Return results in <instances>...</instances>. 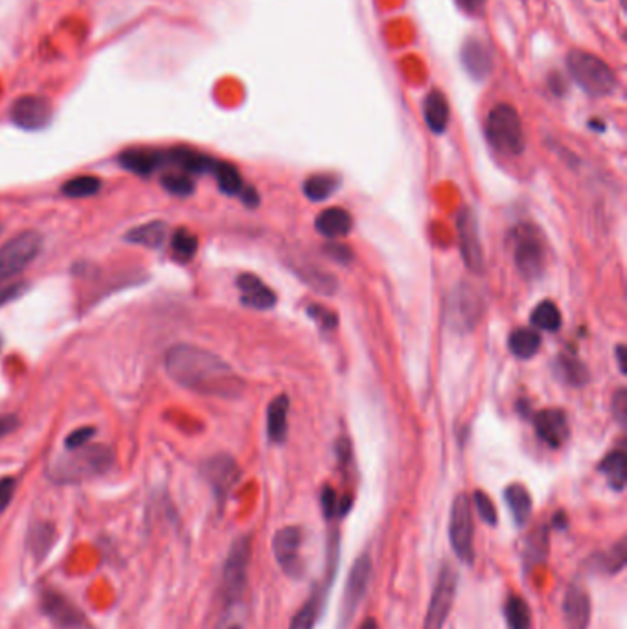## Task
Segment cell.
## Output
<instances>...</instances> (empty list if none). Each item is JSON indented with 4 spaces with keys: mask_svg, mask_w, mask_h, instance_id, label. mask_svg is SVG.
I'll return each mask as SVG.
<instances>
[{
    "mask_svg": "<svg viewBox=\"0 0 627 629\" xmlns=\"http://www.w3.org/2000/svg\"><path fill=\"white\" fill-rule=\"evenodd\" d=\"M43 613L61 629H89L85 614L61 592L47 589L41 596Z\"/></svg>",
    "mask_w": 627,
    "mask_h": 629,
    "instance_id": "14",
    "label": "cell"
},
{
    "mask_svg": "<svg viewBox=\"0 0 627 629\" xmlns=\"http://www.w3.org/2000/svg\"><path fill=\"white\" fill-rule=\"evenodd\" d=\"M118 162L123 170H128L135 175H152L157 170L168 166V153L161 150H148V148H135L123 152L118 157Z\"/></svg>",
    "mask_w": 627,
    "mask_h": 629,
    "instance_id": "19",
    "label": "cell"
},
{
    "mask_svg": "<svg viewBox=\"0 0 627 629\" xmlns=\"http://www.w3.org/2000/svg\"><path fill=\"white\" fill-rule=\"evenodd\" d=\"M230 629H241V627H239V625H234V627H230Z\"/></svg>",
    "mask_w": 627,
    "mask_h": 629,
    "instance_id": "56",
    "label": "cell"
},
{
    "mask_svg": "<svg viewBox=\"0 0 627 629\" xmlns=\"http://www.w3.org/2000/svg\"><path fill=\"white\" fill-rule=\"evenodd\" d=\"M94 436V427H81V429H76L74 433H70L67 438H65V447L67 449H78V447H83L90 442V438Z\"/></svg>",
    "mask_w": 627,
    "mask_h": 629,
    "instance_id": "46",
    "label": "cell"
},
{
    "mask_svg": "<svg viewBox=\"0 0 627 629\" xmlns=\"http://www.w3.org/2000/svg\"><path fill=\"white\" fill-rule=\"evenodd\" d=\"M486 137L491 148L508 157L521 155L527 146L521 116L508 103H498L489 110L486 120Z\"/></svg>",
    "mask_w": 627,
    "mask_h": 629,
    "instance_id": "3",
    "label": "cell"
},
{
    "mask_svg": "<svg viewBox=\"0 0 627 629\" xmlns=\"http://www.w3.org/2000/svg\"><path fill=\"white\" fill-rule=\"evenodd\" d=\"M612 414L614 418L623 425L625 418H627V393L623 389H620L614 398H612Z\"/></svg>",
    "mask_w": 627,
    "mask_h": 629,
    "instance_id": "48",
    "label": "cell"
},
{
    "mask_svg": "<svg viewBox=\"0 0 627 629\" xmlns=\"http://www.w3.org/2000/svg\"><path fill=\"white\" fill-rule=\"evenodd\" d=\"M203 475L210 487L214 489L219 502H225L232 487L241 477L237 462L228 455H215L203 464Z\"/></svg>",
    "mask_w": 627,
    "mask_h": 629,
    "instance_id": "15",
    "label": "cell"
},
{
    "mask_svg": "<svg viewBox=\"0 0 627 629\" xmlns=\"http://www.w3.org/2000/svg\"><path fill=\"white\" fill-rule=\"evenodd\" d=\"M570 78L590 96H607L614 90L616 79L609 65L594 54L574 50L567 56Z\"/></svg>",
    "mask_w": 627,
    "mask_h": 629,
    "instance_id": "4",
    "label": "cell"
},
{
    "mask_svg": "<svg viewBox=\"0 0 627 629\" xmlns=\"http://www.w3.org/2000/svg\"><path fill=\"white\" fill-rule=\"evenodd\" d=\"M339 188V181L333 175H313L304 183V194L309 201H326Z\"/></svg>",
    "mask_w": 627,
    "mask_h": 629,
    "instance_id": "37",
    "label": "cell"
},
{
    "mask_svg": "<svg viewBox=\"0 0 627 629\" xmlns=\"http://www.w3.org/2000/svg\"><path fill=\"white\" fill-rule=\"evenodd\" d=\"M554 527H558L559 530L567 529V519H565V514H563V512H559V514L554 518Z\"/></svg>",
    "mask_w": 627,
    "mask_h": 629,
    "instance_id": "54",
    "label": "cell"
},
{
    "mask_svg": "<svg viewBox=\"0 0 627 629\" xmlns=\"http://www.w3.org/2000/svg\"><path fill=\"white\" fill-rule=\"evenodd\" d=\"M371 571H373V563L368 554H361L351 565V571L344 585V594H342V603H340V613H339V629H346L350 622L353 620L361 602L364 600L368 592Z\"/></svg>",
    "mask_w": 627,
    "mask_h": 629,
    "instance_id": "8",
    "label": "cell"
},
{
    "mask_svg": "<svg viewBox=\"0 0 627 629\" xmlns=\"http://www.w3.org/2000/svg\"><path fill=\"white\" fill-rule=\"evenodd\" d=\"M43 236L26 230L0 246V289L10 286L41 253Z\"/></svg>",
    "mask_w": 627,
    "mask_h": 629,
    "instance_id": "5",
    "label": "cell"
},
{
    "mask_svg": "<svg viewBox=\"0 0 627 629\" xmlns=\"http://www.w3.org/2000/svg\"><path fill=\"white\" fill-rule=\"evenodd\" d=\"M473 502H475V508H476V512H478L480 519H482L486 525L495 527V525L498 523L496 508H495V505H493V502H491V498H489V497H487L484 491L476 489V491H475V495H473Z\"/></svg>",
    "mask_w": 627,
    "mask_h": 629,
    "instance_id": "40",
    "label": "cell"
},
{
    "mask_svg": "<svg viewBox=\"0 0 627 629\" xmlns=\"http://www.w3.org/2000/svg\"><path fill=\"white\" fill-rule=\"evenodd\" d=\"M565 364V373H567V380L572 385H583L589 380V373L583 362L576 361V359H563Z\"/></svg>",
    "mask_w": 627,
    "mask_h": 629,
    "instance_id": "42",
    "label": "cell"
},
{
    "mask_svg": "<svg viewBox=\"0 0 627 629\" xmlns=\"http://www.w3.org/2000/svg\"><path fill=\"white\" fill-rule=\"evenodd\" d=\"M549 540H547V530H538L527 540V552H525V561H539L547 554Z\"/></svg>",
    "mask_w": 627,
    "mask_h": 629,
    "instance_id": "41",
    "label": "cell"
},
{
    "mask_svg": "<svg viewBox=\"0 0 627 629\" xmlns=\"http://www.w3.org/2000/svg\"><path fill=\"white\" fill-rule=\"evenodd\" d=\"M57 540V530L52 523L47 521H39L34 523L28 530V549L32 552V556L36 558L37 563H41L48 552L52 550L54 543Z\"/></svg>",
    "mask_w": 627,
    "mask_h": 629,
    "instance_id": "25",
    "label": "cell"
},
{
    "mask_svg": "<svg viewBox=\"0 0 627 629\" xmlns=\"http://www.w3.org/2000/svg\"><path fill=\"white\" fill-rule=\"evenodd\" d=\"M239 197H241V201H243L248 208H255V206H258V203H260L258 192H256L253 186H246V184H245V188L241 190Z\"/></svg>",
    "mask_w": 627,
    "mask_h": 629,
    "instance_id": "50",
    "label": "cell"
},
{
    "mask_svg": "<svg viewBox=\"0 0 627 629\" xmlns=\"http://www.w3.org/2000/svg\"><path fill=\"white\" fill-rule=\"evenodd\" d=\"M507 505L517 527H525L532 516V497L528 489L521 484H512L505 491Z\"/></svg>",
    "mask_w": 627,
    "mask_h": 629,
    "instance_id": "27",
    "label": "cell"
},
{
    "mask_svg": "<svg viewBox=\"0 0 627 629\" xmlns=\"http://www.w3.org/2000/svg\"><path fill=\"white\" fill-rule=\"evenodd\" d=\"M16 487H17L16 478L12 477L0 478V514L10 507V502L14 500V495H16Z\"/></svg>",
    "mask_w": 627,
    "mask_h": 629,
    "instance_id": "45",
    "label": "cell"
},
{
    "mask_svg": "<svg viewBox=\"0 0 627 629\" xmlns=\"http://www.w3.org/2000/svg\"><path fill=\"white\" fill-rule=\"evenodd\" d=\"M212 175L217 179L219 190L226 195H239L241 190L245 188V183H243L237 168L228 164V162L217 161V166H215Z\"/></svg>",
    "mask_w": 627,
    "mask_h": 629,
    "instance_id": "34",
    "label": "cell"
},
{
    "mask_svg": "<svg viewBox=\"0 0 627 629\" xmlns=\"http://www.w3.org/2000/svg\"><path fill=\"white\" fill-rule=\"evenodd\" d=\"M505 618L510 629H530L532 627V611L525 598L512 594L505 603Z\"/></svg>",
    "mask_w": 627,
    "mask_h": 629,
    "instance_id": "32",
    "label": "cell"
},
{
    "mask_svg": "<svg viewBox=\"0 0 627 629\" xmlns=\"http://www.w3.org/2000/svg\"><path fill=\"white\" fill-rule=\"evenodd\" d=\"M590 596L589 592L578 585L572 583L565 591L563 598V616L569 629H589L590 624Z\"/></svg>",
    "mask_w": 627,
    "mask_h": 629,
    "instance_id": "18",
    "label": "cell"
},
{
    "mask_svg": "<svg viewBox=\"0 0 627 629\" xmlns=\"http://www.w3.org/2000/svg\"><path fill=\"white\" fill-rule=\"evenodd\" d=\"M600 471L605 475L609 486L614 491H622L625 487V480H627V458H625V453L622 449L609 453L601 460Z\"/></svg>",
    "mask_w": 627,
    "mask_h": 629,
    "instance_id": "30",
    "label": "cell"
},
{
    "mask_svg": "<svg viewBox=\"0 0 627 629\" xmlns=\"http://www.w3.org/2000/svg\"><path fill=\"white\" fill-rule=\"evenodd\" d=\"M54 116L50 100L43 96H21L10 109V118L25 131L45 130Z\"/></svg>",
    "mask_w": 627,
    "mask_h": 629,
    "instance_id": "13",
    "label": "cell"
},
{
    "mask_svg": "<svg viewBox=\"0 0 627 629\" xmlns=\"http://www.w3.org/2000/svg\"><path fill=\"white\" fill-rule=\"evenodd\" d=\"M449 541L460 561L471 565L475 561V523L471 498L465 493L456 495L449 516Z\"/></svg>",
    "mask_w": 627,
    "mask_h": 629,
    "instance_id": "7",
    "label": "cell"
},
{
    "mask_svg": "<svg viewBox=\"0 0 627 629\" xmlns=\"http://www.w3.org/2000/svg\"><path fill=\"white\" fill-rule=\"evenodd\" d=\"M534 427L538 436L554 449L561 447L570 436L569 420L561 409H545L538 413L534 418Z\"/></svg>",
    "mask_w": 627,
    "mask_h": 629,
    "instance_id": "17",
    "label": "cell"
},
{
    "mask_svg": "<svg viewBox=\"0 0 627 629\" xmlns=\"http://www.w3.org/2000/svg\"><path fill=\"white\" fill-rule=\"evenodd\" d=\"M237 289L241 291V302L248 308H253V309H260V311H266V309H271L275 304H277V295L275 291L266 286L258 277L255 275H241L237 278Z\"/></svg>",
    "mask_w": 627,
    "mask_h": 629,
    "instance_id": "20",
    "label": "cell"
},
{
    "mask_svg": "<svg viewBox=\"0 0 627 629\" xmlns=\"http://www.w3.org/2000/svg\"><path fill=\"white\" fill-rule=\"evenodd\" d=\"M545 250L538 237L525 234L517 239L516 245V266L521 271V275L528 280L539 278V275L545 271Z\"/></svg>",
    "mask_w": 627,
    "mask_h": 629,
    "instance_id": "16",
    "label": "cell"
},
{
    "mask_svg": "<svg viewBox=\"0 0 627 629\" xmlns=\"http://www.w3.org/2000/svg\"><path fill=\"white\" fill-rule=\"evenodd\" d=\"M319 605H320V589L313 592V596L297 611L291 620L289 629H313L319 618Z\"/></svg>",
    "mask_w": 627,
    "mask_h": 629,
    "instance_id": "38",
    "label": "cell"
},
{
    "mask_svg": "<svg viewBox=\"0 0 627 629\" xmlns=\"http://www.w3.org/2000/svg\"><path fill=\"white\" fill-rule=\"evenodd\" d=\"M19 425V420L16 416H3L0 418V436L10 435Z\"/></svg>",
    "mask_w": 627,
    "mask_h": 629,
    "instance_id": "51",
    "label": "cell"
},
{
    "mask_svg": "<svg viewBox=\"0 0 627 629\" xmlns=\"http://www.w3.org/2000/svg\"><path fill=\"white\" fill-rule=\"evenodd\" d=\"M456 587H458L456 571L449 563H444L431 594L423 629H444L455 603Z\"/></svg>",
    "mask_w": 627,
    "mask_h": 629,
    "instance_id": "9",
    "label": "cell"
},
{
    "mask_svg": "<svg viewBox=\"0 0 627 629\" xmlns=\"http://www.w3.org/2000/svg\"><path fill=\"white\" fill-rule=\"evenodd\" d=\"M317 232L322 234L328 239H339L344 237L351 232L353 226V217L348 210L340 208V206H333L324 210L317 221H315Z\"/></svg>",
    "mask_w": 627,
    "mask_h": 629,
    "instance_id": "23",
    "label": "cell"
},
{
    "mask_svg": "<svg viewBox=\"0 0 627 629\" xmlns=\"http://www.w3.org/2000/svg\"><path fill=\"white\" fill-rule=\"evenodd\" d=\"M166 232H168L166 223L152 221V223L131 228L128 234L123 236V239L128 243H133V245H142L148 248H159L166 241Z\"/></svg>",
    "mask_w": 627,
    "mask_h": 629,
    "instance_id": "28",
    "label": "cell"
},
{
    "mask_svg": "<svg viewBox=\"0 0 627 629\" xmlns=\"http://www.w3.org/2000/svg\"><path fill=\"white\" fill-rule=\"evenodd\" d=\"M561 311L550 300L541 302L532 313V324L543 331H558L561 328Z\"/></svg>",
    "mask_w": 627,
    "mask_h": 629,
    "instance_id": "35",
    "label": "cell"
},
{
    "mask_svg": "<svg viewBox=\"0 0 627 629\" xmlns=\"http://www.w3.org/2000/svg\"><path fill=\"white\" fill-rule=\"evenodd\" d=\"M625 561H627V549H625V541L620 540L609 550L590 556L589 565L592 567V571H598V572L618 574L625 567Z\"/></svg>",
    "mask_w": 627,
    "mask_h": 629,
    "instance_id": "29",
    "label": "cell"
},
{
    "mask_svg": "<svg viewBox=\"0 0 627 629\" xmlns=\"http://www.w3.org/2000/svg\"><path fill=\"white\" fill-rule=\"evenodd\" d=\"M302 530L298 527H284L273 538V552L280 569L293 580L304 576V563L300 558Z\"/></svg>",
    "mask_w": 627,
    "mask_h": 629,
    "instance_id": "12",
    "label": "cell"
},
{
    "mask_svg": "<svg viewBox=\"0 0 627 629\" xmlns=\"http://www.w3.org/2000/svg\"><path fill=\"white\" fill-rule=\"evenodd\" d=\"M287 413L289 398L286 394L277 396L267 409V433L275 444H282L287 436Z\"/></svg>",
    "mask_w": 627,
    "mask_h": 629,
    "instance_id": "26",
    "label": "cell"
},
{
    "mask_svg": "<svg viewBox=\"0 0 627 629\" xmlns=\"http://www.w3.org/2000/svg\"><path fill=\"white\" fill-rule=\"evenodd\" d=\"M253 556V541L250 536L237 538L226 556L223 567V596L226 603H235L241 600L246 587V574Z\"/></svg>",
    "mask_w": 627,
    "mask_h": 629,
    "instance_id": "6",
    "label": "cell"
},
{
    "mask_svg": "<svg viewBox=\"0 0 627 629\" xmlns=\"http://www.w3.org/2000/svg\"><path fill=\"white\" fill-rule=\"evenodd\" d=\"M462 65L473 79H486L493 70V58L489 48L478 39H467L462 47Z\"/></svg>",
    "mask_w": 627,
    "mask_h": 629,
    "instance_id": "21",
    "label": "cell"
},
{
    "mask_svg": "<svg viewBox=\"0 0 627 629\" xmlns=\"http://www.w3.org/2000/svg\"><path fill=\"white\" fill-rule=\"evenodd\" d=\"M423 116H425L429 130L434 135L445 133L447 125H449V103H447V98L442 90L434 89L427 94V98L423 101Z\"/></svg>",
    "mask_w": 627,
    "mask_h": 629,
    "instance_id": "24",
    "label": "cell"
},
{
    "mask_svg": "<svg viewBox=\"0 0 627 629\" xmlns=\"http://www.w3.org/2000/svg\"><path fill=\"white\" fill-rule=\"evenodd\" d=\"M458 245L464 266L471 273H482L484 271V253H482V243H480V234H478V221L476 215L471 208H462L458 214Z\"/></svg>",
    "mask_w": 627,
    "mask_h": 629,
    "instance_id": "11",
    "label": "cell"
},
{
    "mask_svg": "<svg viewBox=\"0 0 627 629\" xmlns=\"http://www.w3.org/2000/svg\"><path fill=\"white\" fill-rule=\"evenodd\" d=\"M162 188L177 197H190L195 192V183L186 173H168L162 177Z\"/></svg>",
    "mask_w": 627,
    "mask_h": 629,
    "instance_id": "39",
    "label": "cell"
},
{
    "mask_svg": "<svg viewBox=\"0 0 627 629\" xmlns=\"http://www.w3.org/2000/svg\"><path fill=\"white\" fill-rule=\"evenodd\" d=\"M166 153H168V164L181 168L184 173H193V175L214 173L217 166L215 159L190 148H173V150H166Z\"/></svg>",
    "mask_w": 627,
    "mask_h": 629,
    "instance_id": "22",
    "label": "cell"
},
{
    "mask_svg": "<svg viewBox=\"0 0 627 629\" xmlns=\"http://www.w3.org/2000/svg\"><path fill=\"white\" fill-rule=\"evenodd\" d=\"M510 351L519 359H530L539 351L541 346V335L536 330L519 328L516 330L508 339Z\"/></svg>",
    "mask_w": 627,
    "mask_h": 629,
    "instance_id": "31",
    "label": "cell"
},
{
    "mask_svg": "<svg viewBox=\"0 0 627 629\" xmlns=\"http://www.w3.org/2000/svg\"><path fill=\"white\" fill-rule=\"evenodd\" d=\"M359 629H380V625H378V622H375L373 618H366V620L361 624Z\"/></svg>",
    "mask_w": 627,
    "mask_h": 629,
    "instance_id": "55",
    "label": "cell"
},
{
    "mask_svg": "<svg viewBox=\"0 0 627 629\" xmlns=\"http://www.w3.org/2000/svg\"><path fill=\"white\" fill-rule=\"evenodd\" d=\"M308 315L317 320L324 330H333L337 326V315L329 309H326L324 306H309L308 308Z\"/></svg>",
    "mask_w": 627,
    "mask_h": 629,
    "instance_id": "44",
    "label": "cell"
},
{
    "mask_svg": "<svg viewBox=\"0 0 627 629\" xmlns=\"http://www.w3.org/2000/svg\"><path fill=\"white\" fill-rule=\"evenodd\" d=\"M199 248V241L197 236L192 234L188 228H179L173 232L172 236V250H173V257L179 262H188L195 257Z\"/></svg>",
    "mask_w": 627,
    "mask_h": 629,
    "instance_id": "36",
    "label": "cell"
},
{
    "mask_svg": "<svg viewBox=\"0 0 627 629\" xmlns=\"http://www.w3.org/2000/svg\"><path fill=\"white\" fill-rule=\"evenodd\" d=\"M168 375L181 387L203 396L237 398L245 391L241 377L214 351L193 344H175L166 351Z\"/></svg>",
    "mask_w": 627,
    "mask_h": 629,
    "instance_id": "1",
    "label": "cell"
},
{
    "mask_svg": "<svg viewBox=\"0 0 627 629\" xmlns=\"http://www.w3.org/2000/svg\"><path fill=\"white\" fill-rule=\"evenodd\" d=\"M487 0H456V5L469 16H480Z\"/></svg>",
    "mask_w": 627,
    "mask_h": 629,
    "instance_id": "49",
    "label": "cell"
},
{
    "mask_svg": "<svg viewBox=\"0 0 627 629\" xmlns=\"http://www.w3.org/2000/svg\"><path fill=\"white\" fill-rule=\"evenodd\" d=\"M326 253H328L333 260H337V262H340V264H348V262L351 260V250H350L346 245L337 243V241H329V243L326 245Z\"/></svg>",
    "mask_w": 627,
    "mask_h": 629,
    "instance_id": "47",
    "label": "cell"
},
{
    "mask_svg": "<svg viewBox=\"0 0 627 629\" xmlns=\"http://www.w3.org/2000/svg\"><path fill=\"white\" fill-rule=\"evenodd\" d=\"M103 183L101 179L94 177V175H79L74 177L70 181H67L61 188L63 195L70 197V199H85V197H94L96 194H99Z\"/></svg>",
    "mask_w": 627,
    "mask_h": 629,
    "instance_id": "33",
    "label": "cell"
},
{
    "mask_svg": "<svg viewBox=\"0 0 627 629\" xmlns=\"http://www.w3.org/2000/svg\"><path fill=\"white\" fill-rule=\"evenodd\" d=\"M114 464V453L107 446H83L78 449H67L52 460L48 477L57 484L83 482L99 477Z\"/></svg>",
    "mask_w": 627,
    "mask_h": 629,
    "instance_id": "2",
    "label": "cell"
},
{
    "mask_svg": "<svg viewBox=\"0 0 627 629\" xmlns=\"http://www.w3.org/2000/svg\"><path fill=\"white\" fill-rule=\"evenodd\" d=\"M482 319V299L469 284H460L449 297L447 320L455 331H471Z\"/></svg>",
    "mask_w": 627,
    "mask_h": 629,
    "instance_id": "10",
    "label": "cell"
},
{
    "mask_svg": "<svg viewBox=\"0 0 627 629\" xmlns=\"http://www.w3.org/2000/svg\"><path fill=\"white\" fill-rule=\"evenodd\" d=\"M563 87H565V81H563V79H561L558 74H554V76L550 78V89H552L556 94H559V96H561V94L565 92V89H563Z\"/></svg>",
    "mask_w": 627,
    "mask_h": 629,
    "instance_id": "52",
    "label": "cell"
},
{
    "mask_svg": "<svg viewBox=\"0 0 627 629\" xmlns=\"http://www.w3.org/2000/svg\"><path fill=\"white\" fill-rule=\"evenodd\" d=\"M320 505H322V512L326 519H333L339 516V498L335 489H331L329 486H326L320 493Z\"/></svg>",
    "mask_w": 627,
    "mask_h": 629,
    "instance_id": "43",
    "label": "cell"
},
{
    "mask_svg": "<svg viewBox=\"0 0 627 629\" xmlns=\"http://www.w3.org/2000/svg\"><path fill=\"white\" fill-rule=\"evenodd\" d=\"M616 359H618V366H620V372L625 375L627 373V368H625V346H618L616 348Z\"/></svg>",
    "mask_w": 627,
    "mask_h": 629,
    "instance_id": "53",
    "label": "cell"
}]
</instances>
